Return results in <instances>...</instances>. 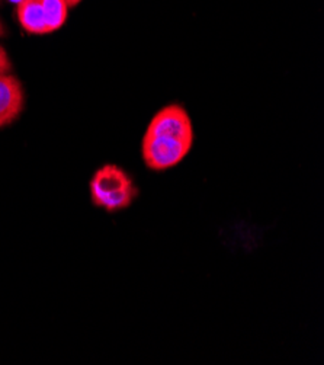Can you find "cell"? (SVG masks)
Masks as SVG:
<instances>
[{
	"label": "cell",
	"instance_id": "cell-2",
	"mask_svg": "<svg viewBox=\"0 0 324 365\" xmlns=\"http://www.w3.org/2000/svg\"><path fill=\"white\" fill-rule=\"evenodd\" d=\"M138 197L131 176L117 165H105L90 180V198L95 207L108 212L128 208Z\"/></svg>",
	"mask_w": 324,
	"mask_h": 365
},
{
	"label": "cell",
	"instance_id": "cell-8",
	"mask_svg": "<svg viewBox=\"0 0 324 365\" xmlns=\"http://www.w3.org/2000/svg\"><path fill=\"white\" fill-rule=\"evenodd\" d=\"M5 34V28H4V24L0 22V36H2Z\"/></svg>",
	"mask_w": 324,
	"mask_h": 365
},
{
	"label": "cell",
	"instance_id": "cell-6",
	"mask_svg": "<svg viewBox=\"0 0 324 365\" xmlns=\"http://www.w3.org/2000/svg\"><path fill=\"white\" fill-rule=\"evenodd\" d=\"M12 71V63L9 60V56L6 50L0 46V75H6V73Z\"/></svg>",
	"mask_w": 324,
	"mask_h": 365
},
{
	"label": "cell",
	"instance_id": "cell-7",
	"mask_svg": "<svg viewBox=\"0 0 324 365\" xmlns=\"http://www.w3.org/2000/svg\"><path fill=\"white\" fill-rule=\"evenodd\" d=\"M80 2H82V0H66V4H67L68 8H73V6L79 5Z\"/></svg>",
	"mask_w": 324,
	"mask_h": 365
},
{
	"label": "cell",
	"instance_id": "cell-1",
	"mask_svg": "<svg viewBox=\"0 0 324 365\" xmlns=\"http://www.w3.org/2000/svg\"><path fill=\"white\" fill-rule=\"evenodd\" d=\"M194 144V125L187 109L177 103L167 105L150 120L141 141L144 163L156 172L181 163Z\"/></svg>",
	"mask_w": 324,
	"mask_h": 365
},
{
	"label": "cell",
	"instance_id": "cell-4",
	"mask_svg": "<svg viewBox=\"0 0 324 365\" xmlns=\"http://www.w3.org/2000/svg\"><path fill=\"white\" fill-rule=\"evenodd\" d=\"M18 19L21 26L32 35L48 34L46 14L41 0H19L18 2Z\"/></svg>",
	"mask_w": 324,
	"mask_h": 365
},
{
	"label": "cell",
	"instance_id": "cell-3",
	"mask_svg": "<svg viewBox=\"0 0 324 365\" xmlns=\"http://www.w3.org/2000/svg\"><path fill=\"white\" fill-rule=\"evenodd\" d=\"M25 106L22 83L11 73L0 75V130L19 118Z\"/></svg>",
	"mask_w": 324,
	"mask_h": 365
},
{
	"label": "cell",
	"instance_id": "cell-5",
	"mask_svg": "<svg viewBox=\"0 0 324 365\" xmlns=\"http://www.w3.org/2000/svg\"><path fill=\"white\" fill-rule=\"evenodd\" d=\"M41 4L46 14L48 34L60 29L64 25L68 15V6L66 4V0H41Z\"/></svg>",
	"mask_w": 324,
	"mask_h": 365
}]
</instances>
